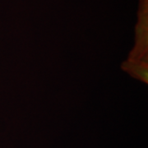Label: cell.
<instances>
[{
  "label": "cell",
  "instance_id": "cell-1",
  "mask_svg": "<svg viewBox=\"0 0 148 148\" xmlns=\"http://www.w3.org/2000/svg\"><path fill=\"white\" fill-rule=\"evenodd\" d=\"M136 32V48L131 53V57L129 58L143 60V58L145 57V54L147 56V3L143 5L142 10H140L139 21Z\"/></svg>",
  "mask_w": 148,
  "mask_h": 148
},
{
  "label": "cell",
  "instance_id": "cell-2",
  "mask_svg": "<svg viewBox=\"0 0 148 148\" xmlns=\"http://www.w3.org/2000/svg\"><path fill=\"white\" fill-rule=\"evenodd\" d=\"M122 69L134 78L139 79L146 84L148 83V66L147 61L129 58L126 62L123 63Z\"/></svg>",
  "mask_w": 148,
  "mask_h": 148
}]
</instances>
